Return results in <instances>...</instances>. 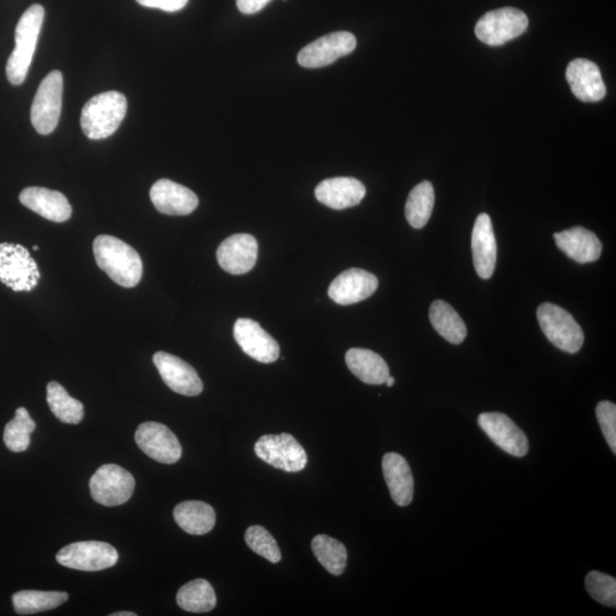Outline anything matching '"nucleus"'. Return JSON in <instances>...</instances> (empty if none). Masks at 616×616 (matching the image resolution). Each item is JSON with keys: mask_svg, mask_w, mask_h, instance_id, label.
Segmentation results:
<instances>
[{"mask_svg": "<svg viewBox=\"0 0 616 616\" xmlns=\"http://www.w3.org/2000/svg\"><path fill=\"white\" fill-rule=\"evenodd\" d=\"M94 256L100 269L124 288L139 285L143 275L142 259L126 242L111 235H100L94 241Z\"/></svg>", "mask_w": 616, "mask_h": 616, "instance_id": "obj_1", "label": "nucleus"}, {"mask_svg": "<svg viewBox=\"0 0 616 616\" xmlns=\"http://www.w3.org/2000/svg\"><path fill=\"white\" fill-rule=\"evenodd\" d=\"M44 18V7L35 4L23 13L16 26L15 48L6 64L7 79L14 86L22 85L28 76Z\"/></svg>", "mask_w": 616, "mask_h": 616, "instance_id": "obj_2", "label": "nucleus"}, {"mask_svg": "<svg viewBox=\"0 0 616 616\" xmlns=\"http://www.w3.org/2000/svg\"><path fill=\"white\" fill-rule=\"evenodd\" d=\"M126 113L127 99L124 94L112 91L96 95L81 112V129L88 139H108L118 131Z\"/></svg>", "mask_w": 616, "mask_h": 616, "instance_id": "obj_3", "label": "nucleus"}, {"mask_svg": "<svg viewBox=\"0 0 616 616\" xmlns=\"http://www.w3.org/2000/svg\"><path fill=\"white\" fill-rule=\"evenodd\" d=\"M537 316L541 330L551 344L570 354L581 350L585 334L580 324L564 308L545 303L539 306Z\"/></svg>", "mask_w": 616, "mask_h": 616, "instance_id": "obj_4", "label": "nucleus"}, {"mask_svg": "<svg viewBox=\"0 0 616 616\" xmlns=\"http://www.w3.org/2000/svg\"><path fill=\"white\" fill-rule=\"evenodd\" d=\"M38 265L29 250L14 243H0V281L16 293L35 289L40 280Z\"/></svg>", "mask_w": 616, "mask_h": 616, "instance_id": "obj_5", "label": "nucleus"}, {"mask_svg": "<svg viewBox=\"0 0 616 616\" xmlns=\"http://www.w3.org/2000/svg\"><path fill=\"white\" fill-rule=\"evenodd\" d=\"M63 94V76L59 70L48 74L39 85L31 107V123L40 135H50L58 127Z\"/></svg>", "mask_w": 616, "mask_h": 616, "instance_id": "obj_6", "label": "nucleus"}, {"mask_svg": "<svg viewBox=\"0 0 616 616\" xmlns=\"http://www.w3.org/2000/svg\"><path fill=\"white\" fill-rule=\"evenodd\" d=\"M259 459L274 468L288 473H298L307 465V453L293 435H264L255 444Z\"/></svg>", "mask_w": 616, "mask_h": 616, "instance_id": "obj_7", "label": "nucleus"}, {"mask_svg": "<svg viewBox=\"0 0 616 616\" xmlns=\"http://www.w3.org/2000/svg\"><path fill=\"white\" fill-rule=\"evenodd\" d=\"M529 19L524 12L506 7L491 11L477 22L475 34L486 45L500 46L524 34Z\"/></svg>", "mask_w": 616, "mask_h": 616, "instance_id": "obj_8", "label": "nucleus"}, {"mask_svg": "<svg viewBox=\"0 0 616 616\" xmlns=\"http://www.w3.org/2000/svg\"><path fill=\"white\" fill-rule=\"evenodd\" d=\"M118 551L107 542L81 541L71 543L56 555V561L62 566L78 571L96 572L115 566Z\"/></svg>", "mask_w": 616, "mask_h": 616, "instance_id": "obj_9", "label": "nucleus"}, {"mask_svg": "<svg viewBox=\"0 0 616 616\" xmlns=\"http://www.w3.org/2000/svg\"><path fill=\"white\" fill-rule=\"evenodd\" d=\"M93 499L107 507L120 506L132 498L135 480L131 473L118 465H103L89 481Z\"/></svg>", "mask_w": 616, "mask_h": 616, "instance_id": "obj_10", "label": "nucleus"}, {"mask_svg": "<svg viewBox=\"0 0 616 616\" xmlns=\"http://www.w3.org/2000/svg\"><path fill=\"white\" fill-rule=\"evenodd\" d=\"M356 38L351 32H332L308 44L298 54L297 61L308 69L323 68L335 63L356 48Z\"/></svg>", "mask_w": 616, "mask_h": 616, "instance_id": "obj_11", "label": "nucleus"}, {"mask_svg": "<svg viewBox=\"0 0 616 616\" xmlns=\"http://www.w3.org/2000/svg\"><path fill=\"white\" fill-rule=\"evenodd\" d=\"M136 444L160 464L173 465L182 457V445L170 429L160 423H144L135 433Z\"/></svg>", "mask_w": 616, "mask_h": 616, "instance_id": "obj_12", "label": "nucleus"}, {"mask_svg": "<svg viewBox=\"0 0 616 616\" xmlns=\"http://www.w3.org/2000/svg\"><path fill=\"white\" fill-rule=\"evenodd\" d=\"M478 425L490 440L508 455L522 458L528 455L529 441L512 419L500 412H485L478 417Z\"/></svg>", "mask_w": 616, "mask_h": 616, "instance_id": "obj_13", "label": "nucleus"}, {"mask_svg": "<svg viewBox=\"0 0 616 616\" xmlns=\"http://www.w3.org/2000/svg\"><path fill=\"white\" fill-rule=\"evenodd\" d=\"M234 338L251 359L261 363H273L279 359L280 346L261 324L250 319H239L234 324Z\"/></svg>", "mask_w": 616, "mask_h": 616, "instance_id": "obj_14", "label": "nucleus"}, {"mask_svg": "<svg viewBox=\"0 0 616 616\" xmlns=\"http://www.w3.org/2000/svg\"><path fill=\"white\" fill-rule=\"evenodd\" d=\"M153 363L162 380L175 393L197 396L204 389V384H202L197 371L177 356L158 352L153 356Z\"/></svg>", "mask_w": 616, "mask_h": 616, "instance_id": "obj_15", "label": "nucleus"}, {"mask_svg": "<svg viewBox=\"0 0 616 616\" xmlns=\"http://www.w3.org/2000/svg\"><path fill=\"white\" fill-rule=\"evenodd\" d=\"M217 261L225 272L246 274L254 269L258 257V243L253 235H231L217 249Z\"/></svg>", "mask_w": 616, "mask_h": 616, "instance_id": "obj_16", "label": "nucleus"}, {"mask_svg": "<svg viewBox=\"0 0 616 616\" xmlns=\"http://www.w3.org/2000/svg\"><path fill=\"white\" fill-rule=\"evenodd\" d=\"M378 285L376 275L361 269H350L331 282L328 294L335 303L347 306L366 301L376 293Z\"/></svg>", "mask_w": 616, "mask_h": 616, "instance_id": "obj_17", "label": "nucleus"}, {"mask_svg": "<svg viewBox=\"0 0 616 616\" xmlns=\"http://www.w3.org/2000/svg\"><path fill=\"white\" fill-rule=\"evenodd\" d=\"M150 198L159 213L169 216L190 215L199 205L196 193L170 180L154 183Z\"/></svg>", "mask_w": 616, "mask_h": 616, "instance_id": "obj_18", "label": "nucleus"}, {"mask_svg": "<svg viewBox=\"0 0 616 616\" xmlns=\"http://www.w3.org/2000/svg\"><path fill=\"white\" fill-rule=\"evenodd\" d=\"M566 79L572 93L582 102H599L606 95L601 70L594 62L586 59L573 60L566 69Z\"/></svg>", "mask_w": 616, "mask_h": 616, "instance_id": "obj_19", "label": "nucleus"}, {"mask_svg": "<svg viewBox=\"0 0 616 616\" xmlns=\"http://www.w3.org/2000/svg\"><path fill=\"white\" fill-rule=\"evenodd\" d=\"M366 193V186L353 177L329 178L315 189L316 199L322 205L336 210L358 206Z\"/></svg>", "mask_w": 616, "mask_h": 616, "instance_id": "obj_20", "label": "nucleus"}, {"mask_svg": "<svg viewBox=\"0 0 616 616\" xmlns=\"http://www.w3.org/2000/svg\"><path fill=\"white\" fill-rule=\"evenodd\" d=\"M472 249L478 277L483 280L490 279L496 270L497 242L488 214L477 217L472 234Z\"/></svg>", "mask_w": 616, "mask_h": 616, "instance_id": "obj_21", "label": "nucleus"}, {"mask_svg": "<svg viewBox=\"0 0 616 616\" xmlns=\"http://www.w3.org/2000/svg\"><path fill=\"white\" fill-rule=\"evenodd\" d=\"M20 201L32 212L55 223L67 222L72 215L68 199L58 191L32 186L21 192Z\"/></svg>", "mask_w": 616, "mask_h": 616, "instance_id": "obj_22", "label": "nucleus"}, {"mask_svg": "<svg viewBox=\"0 0 616 616\" xmlns=\"http://www.w3.org/2000/svg\"><path fill=\"white\" fill-rule=\"evenodd\" d=\"M556 245L573 261L580 264L596 262L602 255L603 245L597 235L581 226L555 233Z\"/></svg>", "mask_w": 616, "mask_h": 616, "instance_id": "obj_23", "label": "nucleus"}, {"mask_svg": "<svg viewBox=\"0 0 616 616\" xmlns=\"http://www.w3.org/2000/svg\"><path fill=\"white\" fill-rule=\"evenodd\" d=\"M383 472L395 504L409 506L413 500L415 482L408 461L399 453H387L383 458Z\"/></svg>", "mask_w": 616, "mask_h": 616, "instance_id": "obj_24", "label": "nucleus"}, {"mask_svg": "<svg viewBox=\"0 0 616 616\" xmlns=\"http://www.w3.org/2000/svg\"><path fill=\"white\" fill-rule=\"evenodd\" d=\"M345 359L348 369L364 384L383 385L389 377V368L382 356L366 348H351Z\"/></svg>", "mask_w": 616, "mask_h": 616, "instance_id": "obj_25", "label": "nucleus"}, {"mask_svg": "<svg viewBox=\"0 0 616 616\" xmlns=\"http://www.w3.org/2000/svg\"><path fill=\"white\" fill-rule=\"evenodd\" d=\"M178 526L192 536H204L214 529L216 513L212 506L202 501H184L174 509Z\"/></svg>", "mask_w": 616, "mask_h": 616, "instance_id": "obj_26", "label": "nucleus"}, {"mask_svg": "<svg viewBox=\"0 0 616 616\" xmlns=\"http://www.w3.org/2000/svg\"><path fill=\"white\" fill-rule=\"evenodd\" d=\"M434 329L449 343L459 345L467 337L466 324L450 304L435 301L429 310Z\"/></svg>", "mask_w": 616, "mask_h": 616, "instance_id": "obj_27", "label": "nucleus"}, {"mask_svg": "<svg viewBox=\"0 0 616 616\" xmlns=\"http://www.w3.org/2000/svg\"><path fill=\"white\" fill-rule=\"evenodd\" d=\"M176 601L182 610L191 613H206L216 607L215 590L204 579L193 580L178 590Z\"/></svg>", "mask_w": 616, "mask_h": 616, "instance_id": "obj_28", "label": "nucleus"}, {"mask_svg": "<svg viewBox=\"0 0 616 616\" xmlns=\"http://www.w3.org/2000/svg\"><path fill=\"white\" fill-rule=\"evenodd\" d=\"M12 599L16 613L31 615L56 609L68 601L69 595L64 591L23 590Z\"/></svg>", "mask_w": 616, "mask_h": 616, "instance_id": "obj_29", "label": "nucleus"}, {"mask_svg": "<svg viewBox=\"0 0 616 616\" xmlns=\"http://www.w3.org/2000/svg\"><path fill=\"white\" fill-rule=\"evenodd\" d=\"M435 192L431 182H421L410 192L405 217L413 229H423L433 213Z\"/></svg>", "mask_w": 616, "mask_h": 616, "instance_id": "obj_30", "label": "nucleus"}, {"mask_svg": "<svg viewBox=\"0 0 616 616\" xmlns=\"http://www.w3.org/2000/svg\"><path fill=\"white\" fill-rule=\"evenodd\" d=\"M47 403L62 423L76 425L84 419L83 403L71 397L59 383L51 382L47 385Z\"/></svg>", "mask_w": 616, "mask_h": 616, "instance_id": "obj_31", "label": "nucleus"}, {"mask_svg": "<svg viewBox=\"0 0 616 616\" xmlns=\"http://www.w3.org/2000/svg\"><path fill=\"white\" fill-rule=\"evenodd\" d=\"M313 553L321 565L332 575H342L347 564V550L342 542L328 536H316L312 541Z\"/></svg>", "mask_w": 616, "mask_h": 616, "instance_id": "obj_32", "label": "nucleus"}, {"mask_svg": "<svg viewBox=\"0 0 616 616\" xmlns=\"http://www.w3.org/2000/svg\"><path fill=\"white\" fill-rule=\"evenodd\" d=\"M36 423L27 409L19 408L15 417L8 423L4 431L6 447L13 452H23L29 448L30 435L34 433Z\"/></svg>", "mask_w": 616, "mask_h": 616, "instance_id": "obj_33", "label": "nucleus"}, {"mask_svg": "<svg viewBox=\"0 0 616 616\" xmlns=\"http://www.w3.org/2000/svg\"><path fill=\"white\" fill-rule=\"evenodd\" d=\"M245 539L249 548L257 555L264 557L273 564L281 561L282 556L277 541L263 526H250L246 532Z\"/></svg>", "mask_w": 616, "mask_h": 616, "instance_id": "obj_34", "label": "nucleus"}, {"mask_svg": "<svg viewBox=\"0 0 616 616\" xmlns=\"http://www.w3.org/2000/svg\"><path fill=\"white\" fill-rule=\"evenodd\" d=\"M586 588L599 604L616 607V580L610 575L593 571L587 575Z\"/></svg>", "mask_w": 616, "mask_h": 616, "instance_id": "obj_35", "label": "nucleus"}, {"mask_svg": "<svg viewBox=\"0 0 616 616\" xmlns=\"http://www.w3.org/2000/svg\"><path fill=\"white\" fill-rule=\"evenodd\" d=\"M596 415L606 442L611 450L616 453V405L610 401L599 402Z\"/></svg>", "mask_w": 616, "mask_h": 616, "instance_id": "obj_36", "label": "nucleus"}, {"mask_svg": "<svg viewBox=\"0 0 616 616\" xmlns=\"http://www.w3.org/2000/svg\"><path fill=\"white\" fill-rule=\"evenodd\" d=\"M144 7L158 8V10L173 13L183 10L189 0H136Z\"/></svg>", "mask_w": 616, "mask_h": 616, "instance_id": "obj_37", "label": "nucleus"}, {"mask_svg": "<svg viewBox=\"0 0 616 616\" xmlns=\"http://www.w3.org/2000/svg\"><path fill=\"white\" fill-rule=\"evenodd\" d=\"M271 0H237L239 11L243 14L251 15L262 11Z\"/></svg>", "mask_w": 616, "mask_h": 616, "instance_id": "obj_38", "label": "nucleus"}, {"mask_svg": "<svg viewBox=\"0 0 616 616\" xmlns=\"http://www.w3.org/2000/svg\"><path fill=\"white\" fill-rule=\"evenodd\" d=\"M137 614L134 612H117L111 614V616H136Z\"/></svg>", "mask_w": 616, "mask_h": 616, "instance_id": "obj_39", "label": "nucleus"}, {"mask_svg": "<svg viewBox=\"0 0 616 616\" xmlns=\"http://www.w3.org/2000/svg\"><path fill=\"white\" fill-rule=\"evenodd\" d=\"M385 384L387 385V387H393L395 385V379L389 375V377L386 379Z\"/></svg>", "mask_w": 616, "mask_h": 616, "instance_id": "obj_40", "label": "nucleus"}, {"mask_svg": "<svg viewBox=\"0 0 616 616\" xmlns=\"http://www.w3.org/2000/svg\"><path fill=\"white\" fill-rule=\"evenodd\" d=\"M38 249H39V247H38V246H34V250H38Z\"/></svg>", "mask_w": 616, "mask_h": 616, "instance_id": "obj_41", "label": "nucleus"}]
</instances>
